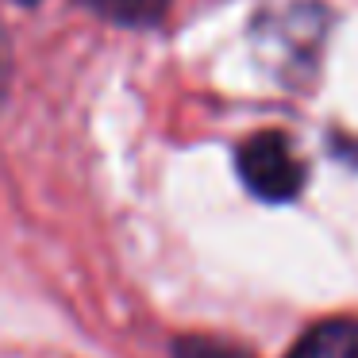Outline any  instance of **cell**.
<instances>
[{"instance_id":"1","label":"cell","mask_w":358,"mask_h":358,"mask_svg":"<svg viewBox=\"0 0 358 358\" xmlns=\"http://www.w3.org/2000/svg\"><path fill=\"white\" fill-rule=\"evenodd\" d=\"M239 178L258 201L285 204L304 189V162L281 131H258L235 155Z\"/></svg>"},{"instance_id":"2","label":"cell","mask_w":358,"mask_h":358,"mask_svg":"<svg viewBox=\"0 0 358 358\" xmlns=\"http://www.w3.org/2000/svg\"><path fill=\"white\" fill-rule=\"evenodd\" d=\"M289 358H358V320H324L296 339Z\"/></svg>"},{"instance_id":"3","label":"cell","mask_w":358,"mask_h":358,"mask_svg":"<svg viewBox=\"0 0 358 358\" xmlns=\"http://www.w3.org/2000/svg\"><path fill=\"white\" fill-rule=\"evenodd\" d=\"M93 12H101L104 20L112 24H127V27H147V24H158L166 12L170 0H85Z\"/></svg>"},{"instance_id":"4","label":"cell","mask_w":358,"mask_h":358,"mask_svg":"<svg viewBox=\"0 0 358 358\" xmlns=\"http://www.w3.org/2000/svg\"><path fill=\"white\" fill-rule=\"evenodd\" d=\"M173 358H255L250 350H243L239 343L208 339V335H185L173 343Z\"/></svg>"},{"instance_id":"5","label":"cell","mask_w":358,"mask_h":358,"mask_svg":"<svg viewBox=\"0 0 358 358\" xmlns=\"http://www.w3.org/2000/svg\"><path fill=\"white\" fill-rule=\"evenodd\" d=\"M4 81H8V39L0 31V93H4Z\"/></svg>"}]
</instances>
